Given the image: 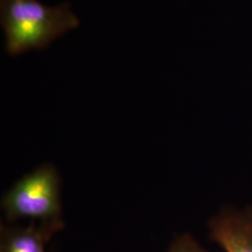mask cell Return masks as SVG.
Segmentation results:
<instances>
[{"instance_id": "obj_5", "label": "cell", "mask_w": 252, "mask_h": 252, "mask_svg": "<svg viewBox=\"0 0 252 252\" xmlns=\"http://www.w3.org/2000/svg\"><path fill=\"white\" fill-rule=\"evenodd\" d=\"M168 252H207L189 236H181L172 244Z\"/></svg>"}, {"instance_id": "obj_4", "label": "cell", "mask_w": 252, "mask_h": 252, "mask_svg": "<svg viewBox=\"0 0 252 252\" xmlns=\"http://www.w3.org/2000/svg\"><path fill=\"white\" fill-rule=\"evenodd\" d=\"M63 225V221L40 222L39 225L5 232L1 252H45L46 243Z\"/></svg>"}, {"instance_id": "obj_3", "label": "cell", "mask_w": 252, "mask_h": 252, "mask_svg": "<svg viewBox=\"0 0 252 252\" xmlns=\"http://www.w3.org/2000/svg\"><path fill=\"white\" fill-rule=\"evenodd\" d=\"M211 238L224 252H252V213L225 211L209 224Z\"/></svg>"}, {"instance_id": "obj_2", "label": "cell", "mask_w": 252, "mask_h": 252, "mask_svg": "<svg viewBox=\"0 0 252 252\" xmlns=\"http://www.w3.org/2000/svg\"><path fill=\"white\" fill-rule=\"evenodd\" d=\"M2 207L9 220L28 218L39 222H62L58 174L51 165L28 174L6 193Z\"/></svg>"}, {"instance_id": "obj_1", "label": "cell", "mask_w": 252, "mask_h": 252, "mask_svg": "<svg viewBox=\"0 0 252 252\" xmlns=\"http://www.w3.org/2000/svg\"><path fill=\"white\" fill-rule=\"evenodd\" d=\"M0 20L5 51L12 56L43 50L80 26L67 3L51 7L37 0H1Z\"/></svg>"}]
</instances>
